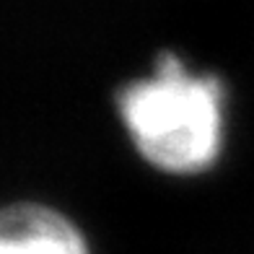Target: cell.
I'll list each match as a JSON object with an SVG mask.
<instances>
[{"mask_svg":"<svg viewBox=\"0 0 254 254\" xmlns=\"http://www.w3.org/2000/svg\"><path fill=\"white\" fill-rule=\"evenodd\" d=\"M117 107L137 153L161 171H202L221 153L223 88L171 52L158 55L153 78L122 88Z\"/></svg>","mask_w":254,"mask_h":254,"instance_id":"obj_1","label":"cell"},{"mask_svg":"<svg viewBox=\"0 0 254 254\" xmlns=\"http://www.w3.org/2000/svg\"><path fill=\"white\" fill-rule=\"evenodd\" d=\"M0 254H91L80 228L44 205H10L0 218Z\"/></svg>","mask_w":254,"mask_h":254,"instance_id":"obj_2","label":"cell"}]
</instances>
